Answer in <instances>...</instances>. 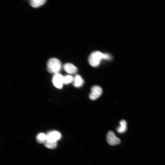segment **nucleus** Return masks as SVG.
<instances>
[{
    "label": "nucleus",
    "mask_w": 165,
    "mask_h": 165,
    "mask_svg": "<svg viewBox=\"0 0 165 165\" xmlns=\"http://www.w3.org/2000/svg\"><path fill=\"white\" fill-rule=\"evenodd\" d=\"M45 0H31L30 1V4L32 7L37 8L41 6L46 2Z\"/></svg>",
    "instance_id": "obj_9"
},
{
    "label": "nucleus",
    "mask_w": 165,
    "mask_h": 165,
    "mask_svg": "<svg viewBox=\"0 0 165 165\" xmlns=\"http://www.w3.org/2000/svg\"><path fill=\"white\" fill-rule=\"evenodd\" d=\"M74 86L76 87H79L82 86L84 83V81L82 77L79 75H75L73 81Z\"/></svg>",
    "instance_id": "obj_8"
},
{
    "label": "nucleus",
    "mask_w": 165,
    "mask_h": 165,
    "mask_svg": "<svg viewBox=\"0 0 165 165\" xmlns=\"http://www.w3.org/2000/svg\"><path fill=\"white\" fill-rule=\"evenodd\" d=\"M74 77L70 75H66L63 76V83L65 84H68L73 82Z\"/></svg>",
    "instance_id": "obj_12"
},
{
    "label": "nucleus",
    "mask_w": 165,
    "mask_h": 165,
    "mask_svg": "<svg viewBox=\"0 0 165 165\" xmlns=\"http://www.w3.org/2000/svg\"><path fill=\"white\" fill-rule=\"evenodd\" d=\"M63 67L65 71L69 74H74L77 71V68L71 63H66L64 65Z\"/></svg>",
    "instance_id": "obj_7"
},
{
    "label": "nucleus",
    "mask_w": 165,
    "mask_h": 165,
    "mask_svg": "<svg viewBox=\"0 0 165 165\" xmlns=\"http://www.w3.org/2000/svg\"><path fill=\"white\" fill-rule=\"evenodd\" d=\"M36 140L39 143H44L46 140V134L42 133H39L36 136Z\"/></svg>",
    "instance_id": "obj_11"
},
{
    "label": "nucleus",
    "mask_w": 165,
    "mask_h": 165,
    "mask_svg": "<svg viewBox=\"0 0 165 165\" xmlns=\"http://www.w3.org/2000/svg\"><path fill=\"white\" fill-rule=\"evenodd\" d=\"M107 138L108 143L112 145L118 144L121 142L120 139L117 137L114 132L112 131H109L108 132Z\"/></svg>",
    "instance_id": "obj_5"
},
{
    "label": "nucleus",
    "mask_w": 165,
    "mask_h": 165,
    "mask_svg": "<svg viewBox=\"0 0 165 165\" xmlns=\"http://www.w3.org/2000/svg\"><path fill=\"white\" fill-rule=\"evenodd\" d=\"M102 93V89L100 86L97 85L94 86L91 88L89 98L91 100H95L101 95Z\"/></svg>",
    "instance_id": "obj_3"
},
{
    "label": "nucleus",
    "mask_w": 165,
    "mask_h": 165,
    "mask_svg": "<svg viewBox=\"0 0 165 165\" xmlns=\"http://www.w3.org/2000/svg\"><path fill=\"white\" fill-rule=\"evenodd\" d=\"M111 58L110 56L106 53H104L100 51H95L92 53L89 58V62L92 66L97 67L100 64L103 59L109 60Z\"/></svg>",
    "instance_id": "obj_1"
},
{
    "label": "nucleus",
    "mask_w": 165,
    "mask_h": 165,
    "mask_svg": "<svg viewBox=\"0 0 165 165\" xmlns=\"http://www.w3.org/2000/svg\"><path fill=\"white\" fill-rule=\"evenodd\" d=\"M46 141L57 142L61 138V133L58 131L52 130L48 132L46 134Z\"/></svg>",
    "instance_id": "obj_6"
},
{
    "label": "nucleus",
    "mask_w": 165,
    "mask_h": 165,
    "mask_svg": "<svg viewBox=\"0 0 165 165\" xmlns=\"http://www.w3.org/2000/svg\"><path fill=\"white\" fill-rule=\"evenodd\" d=\"M44 143L45 146L50 148L53 149L57 146V142L46 141Z\"/></svg>",
    "instance_id": "obj_13"
},
{
    "label": "nucleus",
    "mask_w": 165,
    "mask_h": 165,
    "mask_svg": "<svg viewBox=\"0 0 165 165\" xmlns=\"http://www.w3.org/2000/svg\"><path fill=\"white\" fill-rule=\"evenodd\" d=\"M120 126L117 129V131L120 133L124 132L127 128V123L126 121L124 120H122L120 122Z\"/></svg>",
    "instance_id": "obj_10"
},
{
    "label": "nucleus",
    "mask_w": 165,
    "mask_h": 165,
    "mask_svg": "<svg viewBox=\"0 0 165 165\" xmlns=\"http://www.w3.org/2000/svg\"><path fill=\"white\" fill-rule=\"evenodd\" d=\"M61 61L58 59L52 58L50 59L47 63V69L50 73H58L61 68Z\"/></svg>",
    "instance_id": "obj_2"
},
{
    "label": "nucleus",
    "mask_w": 165,
    "mask_h": 165,
    "mask_svg": "<svg viewBox=\"0 0 165 165\" xmlns=\"http://www.w3.org/2000/svg\"><path fill=\"white\" fill-rule=\"evenodd\" d=\"M52 82L56 87L61 88L64 84L63 76L59 73L55 74L53 77Z\"/></svg>",
    "instance_id": "obj_4"
}]
</instances>
